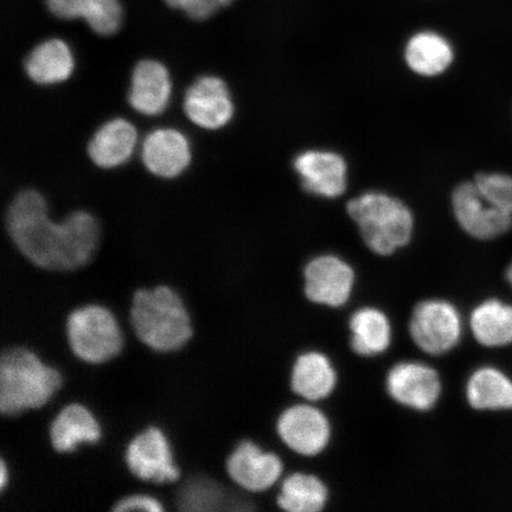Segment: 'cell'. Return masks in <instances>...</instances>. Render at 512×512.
I'll use <instances>...</instances> for the list:
<instances>
[{"mask_svg": "<svg viewBox=\"0 0 512 512\" xmlns=\"http://www.w3.org/2000/svg\"><path fill=\"white\" fill-rule=\"evenodd\" d=\"M5 229L14 246L32 265L50 272L85 267L100 245L101 228L95 215L75 209L56 221L40 190L18 191L5 213Z\"/></svg>", "mask_w": 512, "mask_h": 512, "instance_id": "1", "label": "cell"}, {"mask_svg": "<svg viewBox=\"0 0 512 512\" xmlns=\"http://www.w3.org/2000/svg\"><path fill=\"white\" fill-rule=\"evenodd\" d=\"M347 211L364 245L375 255H393L413 240V211L405 202L387 192H364L349 201Z\"/></svg>", "mask_w": 512, "mask_h": 512, "instance_id": "2", "label": "cell"}, {"mask_svg": "<svg viewBox=\"0 0 512 512\" xmlns=\"http://www.w3.org/2000/svg\"><path fill=\"white\" fill-rule=\"evenodd\" d=\"M131 320L139 341L156 351L182 349L194 332L182 298L168 286L134 293Z\"/></svg>", "mask_w": 512, "mask_h": 512, "instance_id": "3", "label": "cell"}, {"mask_svg": "<svg viewBox=\"0 0 512 512\" xmlns=\"http://www.w3.org/2000/svg\"><path fill=\"white\" fill-rule=\"evenodd\" d=\"M62 376L35 352L16 348L0 358V412L17 415L47 405L60 389Z\"/></svg>", "mask_w": 512, "mask_h": 512, "instance_id": "4", "label": "cell"}, {"mask_svg": "<svg viewBox=\"0 0 512 512\" xmlns=\"http://www.w3.org/2000/svg\"><path fill=\"white\" fill-rule=\"evenodd\" d=\"M67 338L73 354L91 364L111 361L124 347L118 320L101 305L83 306L70 313Z\"/></svg>", "mask_w": 512, "mask_h": 512, "instance_id": "5", "label": "cell"}, {"mask_svg": "<svg viewBox=\"0 0 512 512\" xmlns=\"http://www.w3.org/2000/svg\"><path fill=\"white\" fill-rule=\"evenodd\" d=\"M408 334L416 349L427 356L450 354L462 342V312L445 298L422 299L409 316Z\"/></svg>", "mask_w": 512, "mask_h": 512, "instance_id": "6", "label": "cell"}, {"mask_svg": "<svg viewBox=\"0 0 512 512\" xmlns=\"http://www.w3.org/2000/svg\"><path fill=\"white\" fill-rule=\"evenodd\" d=\"M275 431L288 450L304 458L323 454L334 435L328 414L316 403L306 401L286 407L278 416Z\"/></svg>", "mask_w": 512, "mask_h": 512, "instance_id": "7", "label": "cell"}, {"mask_svg": "<svg viewBox=\"0 0 512 512\" xmlns=\"http://www.w3.org/2000/svg\"><path fill=\"white\" fill-rule=\"evenodd\" d=\"M357 275L349 262L337 254L324 253L306 262L303 292L307 302L337 310L354 296Z\"/></svg>", "mask_w": 512, "mask_h": 512, "instance_id": "8", "label": "cell"}, {"mask_svg": "<svg viewBox=\"0 0 512 512\" xmlns=\"http://www.w3.org/2000/svg\"><path fill=\"white\" fill-rule=\"evenodd\" d=\"M384 389L396 405L416 413H428L438 406L444 384L439 371L430 364L407 360L388 369Z\"/></svg>", "mask_w": 512, "mask_h": 512, "instance_id": "9", "label": "cell"}, {"mask_svg": "<svg viewBox=\"0 0 512 512\" xmlns=\"http://www.w3.org/2000/svg\"><path fill=\"white\" fill-rule=\"evenodd\" d=\"M182 108L192 125L209 132L223 130L236 114L228 83L214 74L198 76L190 83L183 95Z\"/></svg>", "mask_w": 512, "mask_h": 512, "instance_id": "10", "label": "cell"}, {"mask_svg": "<svg viewBox=\"0 0 512 512\" xmlns=\"http://www.w3.org/2000/svg\"><path fill=\"white\" fill-rule=\"evenodd\" d=\"M451 207L458 226L473 239L495 240L512 228V216L486 200L473 181L453 190Z\"/></svg>", "mask_w": 512, "mask_h": 512, "instance_id": "11", "label": "cell"}, {"mask_svg": "<svg viewBox=\"0 0 512 512\" xmlns=\"http://www.w3.org/2000/svg\"><path fill=\"white\" fill-rule=\"evenodd\" d=\"M140 160L149 174L164 181L182 177L192 163L187 134L175 127H158L140 143Z\"/></svg>", "mask_w": 512, "mask_h": 512, "instance_id": "12", "label": "cell"}, {"mask_svg": "<svg viewBox=\"0 0 512 512\" xmlns=\"http://www.w3.org/2000/svg\"><path fill=\"white\" fill-rule=\"evenodd\" d=\"M293 169L307 194L334 200L348 189L349 166L341 153L306 150L293 159Z\"/></svg>", "mask_w": 512, "mask_h": 512, "instance_id": "13", "label": "cell"}, {"mask_svg": "<svg viewBox=\"0 0 512 512\" xmlns=\"http://www.w3.org/2000/svg\"><path fill=\"white\" fill-rule=\"evenodd\" d=\"M230 479L242 490L261 494L284 476L285 465L277 453L262 450L251 440H242L227 459Z\"/></svg>", "mask_w": 512, "mask_h": 512, "instance_id": "14", "label": "cell"}, {"mask_svg": "<svg viewBox=\"0 0 512 512\" xmlns=\"http://www.w3.org/2000/svg\"><path fill=\"white\" fill-rule=\"evenodd\" d=\"M174 82L170 69L156 59L134 64L126 100L131 110L147 118L162 115L170 106Z\"/></svg>", "mask_w": 512, "mask_h": 512, "instance_id": "15", "label": "cell"}, {"mask_svg": "<svg viewBox=\"0 0 512 512\" xmlns=\"http://www.w3.org/2000/svg\"><path fill=\"white\" fill-rule=\"evenodd\" d=\"M125 460L132 475L145 482L174 483L179 478L169 441L159 428L138 434L127 446Z\"/></svg>", "mask_w": 512, "mask_h": 512, "instance_id": "16", "label": "cell"}, {"mask_svg": "<svg viewBox=\"0 0 512 512\" xmlns=\"http://www.w3.org/2000/svg\"><path fill=\"white\" fill-rule=\"evenodd\" d=\"M139 132L132 121L115 117L104 121L87 143V156L96 168L111 171L123 168L136 153Z\"/></svg>", "mask_w": 512, "mask_h": 512, "instance_id": "17", "label": "cell"}, {"mask_svg": "<svg viewBox=\"0 0 512 512\" xmlns=\"http://www.w3.org/2000/svg\"><path fill=\"white\" fill-rule=\"evenodd\" d=\"M338 381L335 364L325 352L306 350L294 358L290 389L300 400L311 403L328 400L336 392Z\"/></svg>", "mask_w": 512, "mask_h": 512, "instance_id": "18", "label": "cell"}, {"mask_svg": "<svg viewBox=\"0 0 512 512\" xmlns=\"http://www.w3.org/2000/svg\"><path fill=\"white\" fill-rule=\"evenodd\" d=\"M76 69L74 51L62 38H48L29 51L23 61V72L40 87L63 85L73 78Z\"/></svg>", "mask_w": 512, "mask_h": 512, "instance_id": "19", "label": "cell"}, {"mask_svg": "<svg viewBox=\"0 0 512 512\" xmlns=\"http://www.w3.org/2000/svg\"><path fill=\"white\" fill-rule=\"evenodd\" d=\"M348 328L350 348L358 357H379L392 347V320L380 307H358L349 318Z\"/></svg>", "mask_w": 512, "mask_h": 512, "instance_id": "20", "label": "cell"}, {"mask_svg": "<svg viewBox=\"0 0 512 512\" xmlns=\"http://www.w3.org/2000/svg\"><path fill=\"white\" fill-rule=\"evenodd\" d=\"M48 10L63 21H85L94 34L110 37L121 29L124 10L119 0H46Z\"/></svg>", "mask_w": 512, "mask_h": 512, "instance_id": "21", "label": "cell"}, {"mask_svg": "<svg viewBox=\"0 0 512 512\" xmlns=\"http://www.w3.org/2000/svg\"><path fill=\"white\" fill-rule=\"evenodd\" d=\"M465 399L473 411L503 412L512 409V379L496 367L473 370L465 384Z\"/></svg>", "mask_w": 512, "mask_h": 512, "instance_id": "22", "label": "cell"}, {"mask_svg": "<svg viewBox=\"0 0 512 512\" xmlns=\"http://www.w3.org/2000/svg\"><path fill=\"white\" fill-rule=\"evenodd\" d=\"M49 434L56 452L69 453L75 451L80 444L98 443L101 428L88 408L72 403L56 415L51 422Z\"/></svg>", "mask_w": 512, "mask_h": 512, "instance_id": "23", "label": "cell"}, {"mask_svg": "<svg viewBox=\"0 0 512 512\" xmlns=\"http://www.w3.org/2000/svg\"><path fill=\"white\" fill-rule=\"evenodd\" d=\"M469 328L484 348L497 349L512 344V305L496 298L483 300L470 313Z\"/></svg>", "mask_w": 512, "mask_h": 512, "instance_id": "24", "label": "cell"}, {"mask_svg": "<svg viewBox=\"0 0 512 512\" xmlns=\"http://www.w3.org/2000/svg\"><path fill=\"white\" fill-rule=\"evenodd\" d=\"M405 61L414 74L437 78L451 68L454 50L451 43L437 32H419L407 42Z\"/></svg>", "mask_w": 512, "mask_h": 512, "instance_id": "25", "label": "cell"}, {"mask_svg": "<svg viewBox=\"0 0 512 512\" xmlns=\"http://www.w3.org/2000/svg\"><path fill=\"white\" fill-rule=\"evenodd\" d=\"M330 502V489L313 473L293 472L281 480L277 505L286 512H322Z\"/></svg>", "mask_w": 512, "mask_h": 512, "instance_id": "26", "label": "cell"}, {"mask_svg": "<svg viewBox=\"0 0 512 512\" xmlns=\"http://www.w3.org/2000/svg\"><path fill=\"white\" fill-rule=\"evenodd\" d=\"M227 492L220 484L208 478L190 480L179 491L177 504L183 511H217L228 509Z\"/></svg>", "mask_w": 512, "mask_h": 512, "instance_id": "27", "label": "cell"}, {"mask_svg": "<svg viewBox=\"0 0 512 512\" xmlns=\"http://www.w3.org/2000/svg\"><path fill=\"white\" fill-rule=\"evenodd\" d=\"M473 182L486 200L512 216V176L503 172H482Z\"/></svg>", "mask_w": 512, "mask_h": 512, "instance_id": "28", "label": "cell"}, {"mask_svg": "<svg viewBox=\"0 0 512 512\" xmlns=\"http://www.w3.org/2000/svg\"><path fill=\"white\" fill-rule=\"evenodd\" d=\"M172 9L181 10L190 19L202 22L227 8L234 0H165Z\"/></svg>", "mask_w": 512, "mask_h": 512, "instance_id": "29", "label": "cell"}, {"mask_svg": "<svg viewBox=\"0 0 512 512\" xmlns=\"http://www.w3.org/2000/svg\"><path fill=\"white\" fill-rule=\"evenodd\" d=\"M117 512H130V511H149L160 512L163 511V504L155 497L147 495H132L120 499L113 508Z\"/></svg>", "mask_w": 512, "mask_h": 512, "instance_id": "30", "label": "cell"}, {"mask_svg": "<svg viewBox=\"0 0 512 512\" xmlns=\"http://www.w3.org/2000/svg\"><path fill=\"white\" fill-rule=\"evenodd\" d=\"M6 483H8V467L3 460L2 464H0V488L2 490L5 489Z\"/></svg>", "mask_w": 512, "mask_h": 512, "instance_id": "31", "label": "cell"}, {"mask_svg": "<svg viewBox=\"0 0 512 512\" xmlns=\"http://www.w3.org/2000/svg\"><path fill=\"white\" fill-rule=\"evenodd\" d=\"M507 279L509 281V284L512 287V261H511V264L509 265L508 270H507Z\"/></svg>", "mask_w": 512, "mask_h": 512, "instance_id": "32", "label": "cell"}]
</instances>
